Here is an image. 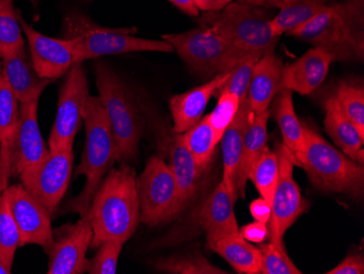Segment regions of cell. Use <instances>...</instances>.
Returning <instances> with one entry per match:
<instances>
[{"label": "cell", "mask_w": 364, "mask_h": 274, "mask_svg": "<svg viewBox=\"0 0 364 274\" xmlns=\"http://www.w3.org/2000/svg\"><path fill=\"white\" fill-rule=\"evenodd\" d=\"M93 230L92 248L107 241L126 243L140 224L136 173L130 165L110 169L96 191L87 216Z\"/></svg>", "instance_id": "1"}, {"label": "cell", "mask_w": 364, "mask_h": 274, "mask_svg": "<svg viewBox=\"0 0 364 274\" xmlns=\"http://www.w3.org/2000/svg\"><path fill=\"white\" fill-rule=\"evenodd\" d=\"M288 36L322 47L335 57V60L362 61V0L331 4L308 22L288 32Z\"/></svg>", "instance_id": "2"}, {"label": "cell", "mask_w": 364, "mask_h": 274, "mask_svg": "<svg viewBox=\"0 0 364 274\" xmlns=\"http://www.w3.org/2000/svg\"><path fill=\"white\" fill-rule=\"evenodd\" d=\"M83 124L85 126V151L81 163L75 169V176L85 175V185L80 195L68 204L69 211L77 212L81 218L87 216L96 191L117 161L116 141L98 96L91 94L87 96Z\"/></svg>", "instance_id": "3"}, {"label": "cell", "mask_w": 364, "mask_h": 274, "mask_svg": "<svg viewBox=\"0 0 364 274\" xmlns=\"http://www.w3.org/2000/svg\"><path fill=\"white\" fill-rule=\"evenodd\" d=\"M294 162L306 171L316 189L343 194L358 201L363 198V165L353 161L309 127L304 126V148L294 157Z\"/></svg>", "instance_id": "4"}, {"label": "cell", "mask_w": 364, "mask_h": 274, "mask_svg": "<svg viewBox=\"0 0 364 274\" xmlns=\"http://www.w3.org/2000/svg\"><path fill=\"white\" fill-rule=\"evenodd\" d=\"M63 38L75 41L77 63L109 55L134 52L173 53L167 41L146 40L134 36L136 28H109L96 24L91 18L77 11L65 14L61 24Z\"/></svg>", "instance_id": "5"}, {"label": "cell", "mask_w": 364, "mask_h": 274, "mask_svg": "<svg viewBox=\"0 0 364 274\" xmlns=\"http://www.w3.org/2000/svg\"><path fill=\"white\" fill-rule=\"evenodd\" d=\"M95 75L98 98L116 141L117 161L134 162L138 157L144 134V122L140 110L126 83L106 63H96Z\"/></svg>", "instance_id": "6"}, {"label": "cell", "mask_w": 364, "mask_h": 274, "mask_svg": "<svg viewBox=\"0 0 364 274\" xmlns=\"http://www.w3.org/2000/svg\"><path fill=\"white\" fill-rule=\"evenodd\" d=\"M200 22L245 54L263 55L274 51L279 41L273 36L267 14L242 0L232 1L220 11L204 12Z\"/></svg>", "instance_id": "7"}, {"label": "cell", "mask_w": 364, "mask_h": 274, "mask_svg": "<svg viewBox=\"0 0 364 274\" xmlns=\"http://www.w3.org/2000/svg\"><path fill=\"white\" fill-rule=\"evenodd\" d=\"M163 40L173 47L192 73L204 78L229 73L250 55L237 50L208 26H201L183 33L166 34Z\"/></svg>", "instance_id": "8"}, {"label": "cell", "mask_w": 364, "mask_h": 274, "mask_svg": "<svg viewBox=\"0 0 364 274\" xmlns=\"http://www.w3.org/2000/svg\"><path fill=\"white\" fill-rule=\"evenodd\" d=\"M140 222L154 228L177 218L186 208L177 181L168 164L153 155L136 176Z\"/></svg>", "instance_id": "9"}, {"label": "cell", "mask_w": 364, "mask_h": 274, "mask_svg": "<svg viewBox=\"0 0 364 274\" xmlns=\"http://www.w3.org/2000/svg\"><path fill=\"white\" fill-rule=\"evenodd\" d=\"M89 95L85 68L82 63H75L59 90L56 118L48 139L49 150L73 148V141L83 125V112Z\"/></svg>", "instance_id": "10"}, {"label": "cell", "mask_w": 364, "mask_h": 274, "mask_svg": "<svg viewBox=\"0 0 364 274\" xmlns=\"http://www.w3.org/2000/svg\"><path fill=\"white\" fill-rule=\"evenodd\" d=\"M276 154L279 163V177L272 200L269 218V241H284V235L296 221L308 211L310 202L302 197L299 185L294 179V157L284 144H276Z\"/></svg>", "instance_id": "11"}, {"label": "cell", "mask_w": 364, "mask_h": 274, "mask_svg": "<svg viewBox=\"0 0 364 274\" xmlns=\"http://www.w3.org/2000/svg\"><path fill=\"white\" fill-rule=\"evenodd\" d=\"M73 148L49 150L32 171L20 176L22 185L52 216L68 189L73 167Z\"/></svg>", "instance_id": "12"}, {"label": "cell", "mask_w": 364, "mask_h": 274, "mask_svg": "<svg viewBox=\"0 0 364 274\" xmlns=\"http://www.w3.org/2000/svg\"><path fill=\"white\" fill-rule=\"evenodd\" d=\"M93 230L87 218L53 230V241L45 253L48 255V274H81L87 265Z\"/></svg>", "instance_id": "13"}, {"label": "cell", "mask_w": 364, "mask_h": 274, "mask_svg": "<svg viewBox=\"0 0 364 274\" xmlns=\"http://www.w3.org/2000/svg\"><path fill=\"white\" fill-rule=\"evenodd\" d=\"M4 196L19 232V247L38 245L44 251L48 248L53 241V226L46 209L22 184L8 186Z\"/></svg>", "instance_id": "14"}, {"label": "cell", "mask_w": 364, "mask_h": 274, "mask_svg": "<svg viewBox=\"0 0 364 274\" xmlns=\"http://www.w3.org/2000/svg\"><path fill=\"white\" fill-rule=\"evenodd\" d=\"M19 22L28 40V52L38 75L45 79H59L67 75L77 63L75 41L73 38H54L34 30L19 11Z\"/></svg>", "instance_id": "15"}, {"label": "cell", "mask_w": 364, "mask_h": 274, "mask_svg": "<svg viewBox=\"0 0 364 274\" xmlns=\"http://www.w3.org/2000/svg\"><path fill=\"white\" fill-rule=\"evenodd\" d=\"M38 100L20 103L19 125L10 153L11 177H20L36 169L48 154L38 126Z\"/></svg>", "instance_id": "16"}, {"label": "cell", "mask_w": 364, "mask_h": 274, "mask_svg": "<svg viewBox=\"0 0 364 274\" xmlns=\"http://www.w3.org/2000/svg\"><path fill=\"white\" fill-rule=\"evenodd\" d=\"M1 59V75L20 103L40 100L44 90L54 83L38 75L26 45L7 53Z\"/></svg>", "instance_id": "17"}, {"label": "cell", "mask_w": 364, "mask_h": 274, "mask_svg": "<svg viewBox=\"0 0 364 274\" xmlns=\"http://www.w3.org/2000/svg\"><path fill=\"white\" fill-rule=\"evenodd\" d=\"M335 57L322 47L314 46L283 68L280 90L309 95L318 89L334 63Z\"/></svg>", "instance_id": "18"}, {"label": "cell", "mask_w": 364, "mask_h": 274, "mask_svg": "<svg viewBox=\"0 0 364 274\" xmlns=\"http://www.w3.org/2000/svg\"><path fill=\"white\" fill-rule=\"evenodd\" d=\"M236 201L220 181L202 204L198 221L205 232L208 246L220 237L238 234V223L234 211Z\"/></svg>", "instance_id": "19"}, {"label": "cell", "mask_w": 364, "mask_h": 274, "mask_svg": "<svg viewBox=\"0 0 364 274\" xmlns=\"http://www.w3.org/2000/svg\"><path fill=\"white\" fill-rule=\"evenodd\" d=\"M229 73L230 71L220 73L204 85L171 98L169 108L173 122V132L183 134L203 117L208 102L216 90L228 79Z\"/></svg>", "instance_id": "20"}, {"label": "cell", "mask_w": 364, "mask_h": 274, "mask_svg": "<svg viewBox=\"0 0 364 274\" xmlns=\"http://www.w3.org/2000/svg\"><path fill=\"white\" fill-rule=\"evenodd\" d=\"M284 63L274 51L264 53L253 68L247 101L253 114L269 110L274 98L279 93Z\"/></svg>", "instance_id": "21"}, {"label": "cell", "mask_w": 364, "mask_h": 274, "mask_svg": "<svg viewBox=\"0 0 364 274\" xmlns=\"http://www.w3.org/2000/svg\"><path fill=\"white\" fill-rule=\"evenodd\" d=\"M252 115L253 112L247 99L241 102L234 120L229 125L220 140L224 162L222 181L229 194L236 200L238 199L236 189L237 175L242 155L243 137Z\"/></svg>", "instance_id": "22"}, {"label": "cell", "mask_w": 364, "mask_h": 274, "mask_svg": "<svg viewBox=\"0 0 364 274\" xmlns=\"http://www.w3.org/2000/svg\"><path fill=\"white\" fill-rule=\"evenodd\" d=\"M324 110V127L327 135L347 157L363 165L364 151L362 146L364 139L360 136L357 127L346 116L334 94L325 100Z\"/></svg>", "instance_id": "23"}, {"label": "cell", "mask_w": 364, "mask_h": 274, "mask_svg": "<svg viewBox=\"0 0 364 274\" xmlns=\"http://www.w3.org/2000/svg\"><path fill=\"white\" fill-rule=\"evenodd\" d=\"M20 120V102L0 75V191L9 186L10 153Z\"/></svg>", "instance_id": "24"}, {"label": "cell", "mask_w": 364, "mask_h": 274, "mask_svg": "<svg viewBox=\"0 0 364 274\" xmlns=\"http://www.w3.org/2000/svg\"><path fill=\"white\" fill-rule=\"evenodd\" d=\"M169 141L168 167L175 175L182 201L187 206L198 191L203 171L196 164V159L188 150L179 134L173 132Z\"/></svg>", "instance_id": "25"}, {"label": "cell", "mask_w": 364, "mask_h": 274, "mask_svg": "<svg viewBox=\"0 0 364 274\" xmlns=\"http://www.w3.org/2000/svg\"><path fill=\"white\" fill-rule=\"evenodd\" d=\"M269 116H271L269 110L257 115L253 114L247 125L245 137H243L240 167L237 175L236 189L238 197L239 196L245 197V187L249 181L251 169L262 151L267 147V122H269Z\"/></svg>", "instance_id": "26"}, {"label": "cell", "mask_w": 364, "mask_h": 274, "mask_svg": "<svg viewBox=\"0 0 364 274\" xmlns=\"http://www.w3.org/2000/svg\"><path fill=\"white\" fill-rule=\"evenodd\" d=\"M208 247L222 255L238 273L261 274V251L245 241L240 233L220 237Z\"/></svg>", "instance_id": "27"}, {"label": "cell", "mask_w": 364, "mask_h": 274, "mask_svg": "<svg viewBox=\"0 0 364 274\" xmlns=\"http://www.w3.org/2000/svg\"><path fill=\"white\" fill-rule=\"evenodd\" d=\"M335 0H285L279 7L277 16L272 18L271 28L273 36L280 38L294 28L312 19L323 8Z\"/></svg>", "instance_id": "28"}, {"label": "cell", "mask_w": 364, "mask_h": 274, "mask_svg": "<svg viewBox=\"0 0 364 274\" xmlns=\"http://www.w3.org/2000/svg\"><path fill=\"white\" fill-rule=\"evenodd\" d=\"M274 116L283 136V144L290 151L294 159L304 148V126L296 116L292 101V92L289 90H280Z\"/></svg>", "instance_id": "29"}, {"label": "cell", "mask_w": 364, "mask_h": 274, "mask_svg": "<svg viewBox=\"0 0 364 274\" xmlns=\"http://www.w3.org/2000/svg\"><path fill=\"white\" fill-rule=\"evenodd\" d=\"M180 136L196 159V164L202 171H205L218 144L214 130L208 122V116L202 117L194 126Z\"/></svg>", "instance_id": "30"}, {"label": "cell", "mask_w": 364, "mask_h": 274, "mask_svg": "<svg viewBox=\"0 0 364 274\" xmlns=\"http://www.w3.org/2000/svg\"><path fill=\"white\" fill-rule=\"evenodd\" d=\"M155 270L169 274H227L228 272L213 265L198 251L161 257L154 263Z\"/></svg>", "instance_id": "31"}, {"label": "cell", "mask_w": 364, "mask_h": 274, "mask_svg": "<svg viewBox=\"0 0 364 274\" xmlns=\"http://www.w3.org/2000/svg\"><path fill=\"white\" fill-rule=\"evenodd\" d=\"M279 177V163L275 151L265 148L255 161L251 169L249 179L253 181L257 191L263 199L269 202L272 206L274 192L277 186Z\"/></svg>", "instance_id": "32"}, {"label": "cell", "mask_w": 364, "mask_h": 274, "mask_svg": "<svg viewBox=\"0 0 364 274\" xmlns=\"http://www.w3.org/2000/svg\"><path fill=\"white\" fill-rule=\"evenodd\" d=\"M14 0H0V57L26 45Z\"/></svg>", "instance_id": "33"}, {"label": "cell", "mask_w": 364, "mask_h": 274, "mask_svg": "<svg viewBox=\"0 0 364 274\" xmlns=\"http://www.w3.org/2000/svg\"><path fill=\"white\" fill-rule=\"evenodd\" d=\"M20 236L4 191H0V263L11 273Z\"/></svg>", "instance_id": "34"}, {"label": "cell", "mask_w": 364, "mask_h": 274, "mask_svg": "<svg viewBox=\"0 0 364 274\" xmlns=\"http://www.w3.org/2000/svg\"><path fill=\"white\" fill-rule=\"evenodd\" d=\"M334 95L346 116L357 127L360 136L364 139L363 88L347 81H341Z\"/></svg>", "instance_id": "35"}, {"label": "cell", "mask_w": 364, "mask_h": 274, "mask_svg": "<svg viewBox=\"0 0 364 274\" xmlns=\"http://www.w3.org/2000/svg\"><path fill=\"white\" fill-rule=\"evenodd\" d=\"M262 54H250L245 56L240 63H237L232 70L229 73L228 79L216 90L214 96L218 98L224 92L235 94L238 96L240 102L247 99V92L250 87L251 77H252L253 68L259 60Z\"/></svg>", "instance_id": "36"}, {"label": "cell", "mask_w": 364, "mask_h": 274, "mask_svg": "<svg viewBox=\"0 0 364 274\" xmlns=\"http://www.w3.org/2000/svg\"><path fill=\"white\" fill-rule=\"evenodd\" d=\"M261 251L262 274H301L294 265L286 251L284 241L275 243L269 241L262 244Z\"/></svg>", "instance_id": "37"}, {"label": "cell", "mask_w": 364, "mask_h": 274, "mask_svg": "<svg viewBox=\"0 0 364 274\" xmlns=\"http://www.w3.org/2000/svg\"><path fill=\"white\" fill-rule=\"evenodd\" d=\"M218 105L210 115H208V120L214 130L216 139L218 142H220L223 135L234 120L241 102L238 96L228 92L220 94L218 96Z\"/></svg>", "instance_id": "38"}, {"label": "cell", "mask_w": 364, "mask_h": 274, "mask_svg": "<svg viewBox=\"0 0 364 274\" xmlns=\"http://www.w3.org/2000/svg\"><path fill=\"white\" fill-rule=\"evenodd\" d=\"M124 243L107 241L101 246L92 259L87 260L85 272L90 274H114L117 271L118 259Z\"/></svg>", "instance_id": "39"}, {"label": "cell", "mask_w": 364, "mask_h": 274, "mask_svg": "<svg viewBox=\"0 0 364 274\" xmlns=\"http://www.w3.org/2000/svg\"><path fill=\"white\" fill-rule=\"evenodd\" d=\"M364 258L362 253H350L334 269L326 274H363Z\"/></svg>", "instance_id": "40"}, {"label": "cell", "mask_w": 364, "mask_h": 274, "mask_svg": "<svg viewBox=\"0 0 364 274\" xmlns=\"http://www.w3.org/2000/svg\"><path fill=\"white\" fill-rule=\"evenodd\" d=\"M239 233L245 241L257 243V244H262L269 237L267 224L259 222V221L245 225L241 228V231H239Z\"/></svg>", "instance_id": "41"}, {"label": "cell", "mask_w": 364, "mask_h": 274, "mask_svg": "<svg viewBox=\"0 0 364 274\" xmlns=\"http://www.w3.org/2000/svg\"><path fill=\"white\" fill-rule=\"evenodd\" d=\"M250 212L255 221L267 224L272 214L271 204L262 197L259 198L250 204Z\"/></svg>", "instance_id": "42"}, {"label": "cell", "mask_w": 364, "mask_h": 274, "mask_svg": "<svg viewBox=\"0 0 364 274\" xmlns=\"http://www.w3.org/2000/svg\"><path fill=\"white\" fill-rule=\"evenodd\" d=\"M198 11L218 12L232 3L234 0H193Z\"/></svg>", "instance_id": "43"}, {"label": "cell", "mask_w": 364, "mask_h": 274, "mask_svg": "<svg viewBox=\"0 0 364 274\" xmlns=\"http://www.w3.org/2000/svg\"><path fill=\"white\" fill-rule=\"evenodd\" d=\"M168 1H171L178 9L185 12L188 16H191V17H198V14H200L198 8L194 5L193 0H168Z\"/></svg>", "instance_id": "44"}, {"label": "cell", "mask_w": 364, "mask_h": 274, "mask_svg": "<svg viewBox=\"0 0 364 274\" xmlns=\"http://www.w3.org/2000/svg\"><path fill=\"white\" fill-rule=\"evenodd\" d=\"M242 1L255 6V7L279 8L285 0H242Z\"/></svg>", "instance_id": "45"}, {"label": "cell", "mask_w": 364, "mask_h": 274, "mask_svg": "<svg viewBox=\"0 0 364 274\" xmlns=\"http://www.w3.org/2000/svg\"><path fill=\"white\" fill-rule=\"evenodd\" d=\"M0 274H10L9 271L0 263Z\"/></svg>", "instance_id": "46"}, {"label": "cell", "mask_w": 364, "mask_h": 274, "mask_svg": "<svg viewBox=\"0 0 364 274\" xmlns=\"http://www.w3.org/2000/svg\"><path fill=\"white\" fill-rule=\"evenodd\" d=\"M30 1L34 6V8L38 7V3H40V0H30Z\"/></svg>", "instance_id": "47"}, {"label": "cell", "mask_w": 364, "mask_h": 274, "mask_svg": "<svg viewBox=\"0 0 364 274\" xmlns=\"http://www.w3.org/2000/svg\"><path fill=\"white\" fill-rule=\"evenodd\" d=\"M1 69H3V59L0 57V75H1Z\"/></svg>", "instance_id": "48"}]
</instances>
